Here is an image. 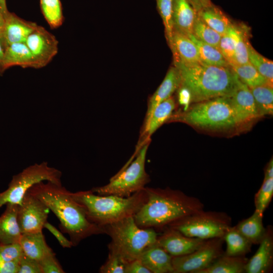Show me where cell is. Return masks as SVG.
Here are the masks:
<instances>
[{
  "instance_id": "cell-26",
  "label": "cell",
  "mask_w": 273,
  "mask_h": 273,
  "mask_svg": "<svg viewBox=\"0 0 273 273\" xmlns=\"http://www.w3.org/2000/svg\"><path fill=\"white\" fill-rule=\"evenodd\" d=\"M248 259L245 256H232L224 253L200 273H243Z\"/></svg>"
},
{
  "instance_id": "cell-14",
  "label": "cell",
  "mask_w": 273,
  "mask_h": 273,
  "mask_svg": "<svg viewBox=\"0 0 273 273\" xmlns=\"http://www.w3.org/2000/svg\"><path fill=\"white\" fill-rule=\"evenodd\" d=\"M226 97L241 125L259 117L250 88L239 79L235 88Z\"/></svg>"
},
{
  "instance_id": "cell-6",
  "label": "cell",
  "mask_w": 273,
  "mask_h": 273,
  "mask_svg": "<svg viewBox=\"0 0 273 273\" xmlns=\"http://www.w3.org/2000/svg\"><path fill=\"white\" fill-rule=\"evenodd\" d=\"M173 120L213 131L229 130L241 125L226 97L196 103Z\"/></svg>"
},
{
  "instance_id": "cell-45",
  "label": "cell",
  "mask_w": 273,
  "mask_h": 273,
  "mask_svg": "<svg viewBox=\"0 0 273 273\" xmlns=\"http://www.w3.org/2000/svg\"><path fill=\"white\" fill-rule=\"evenodd\" d=\"M178 91V99L179 104L184 106L186 110L191 103V95L189 90L186 87L179 86Z\"/></svg>"
},
{
  "instance_id": "cell-1",
  "label": "cell",
  "mask_w": 273,
  "mask_h": 273,
  "mask_svg": "<svg viewBox=\"0 0 273 273\" xmlns=\"http://www.w3.org/2000/svg\"><path fill=\"white\" fill-rule=\"evenodd\" d=\"M40 181L28 191L43 202L60 221L61 231L67 234L73 246L94 235L105 234L102 228L90 222L83 207L62 184Z\"/></svg>"
},
{
  "instance_id": "cell-23",
  "label": "cell",
  "mask_w": 273,
  "mask_h": 273,
  "mask_svg": "<svg viewBox=\"0 0 273 273\" xmlns=\"http://www.w3.org/2000/svg\"><path fill=\"white\" fill-rule=\"evenodd\" d=\"M15 66L37 68L32 54L25 42L12 43L5 49L3 70Z\"/></svg>"
},
{
  "instance_id": "cell-27",
  "label": "cell",
  "mask_w": 273,
  "mask_h": 273,
  "mask_svg": "<svg viewBox=\"0 0 273 273\" xmlns=\"http://www.w3.org/2000/svg\"><path fill=\"white\" fill-rule=\"evenodd\" d=\"M197 15L221 36L227 33L232 24L227 16L213 4L197 12Z\"/></svg>"
},
{
  "instance_id": "cell-38",
  "label": "cell",
  "mask_w": 273,
  "mask_h": 273,
  "mask_svg": "<svg viewBox=\"0 0 273 273\" xmlns=\"http://www.w3.org/2000/svg\"><path fill=\"white\" fill-rule=\"evenodd\" d=\"M126 263L115 251L109 249L108 258L101 266L99 272L101 273H125Z\"/></svg>"
},
{
  "instance_id": "cell-4",
  "label": "cell",
  "mask_w": 273,
  "mask_h": 273,
  "mask_svg": "<svg viewBox=\"0 0 273 273\" xmlns=\"http://www.w3.org/2000/svg\"><path fill=\"white\" fill-rule=\"evenodd\" d=\"M71 195L83 207L87 219L101 228L134 216L147 199L145 188L126 197L96 195L91 190L71 193Z\"/></svg>"
},
{
  "instance_id": "cell-34",
  "label": "cell",
  "mask_w": 273,
  "mask_h": 273,
  "mask_svg": "<svg viewBox=\"0 0 273 273\" xmlns=\"http://www.w3.org/2000/svg\"><path fill=\"white\" fill-rule=\"evenodd\" d=\"M42 14L50 26L56 28L63 23L64 16L60 0H40Z\"/></svg>"
},
{
  "instance_id": "cell-47",
  "label": "cell",
  "mask_w": 273,
  "mask_h": 273,
  "mask_svg": "<svg viewBox=\"0 0 273 273\" xmlns=\"http://www.w3.org/2000/svg\"><path fill=\"white\" fill-rule=\"evenodd\" d=\"M197 13L212 5L211 0H187Z\"/></svg>"
},
{
  "instance_id": "cell-51",
  "label": "cell",
  "mask_w": 273,
  "mask_h": 273,
  "mask_svg": "<svg viewBox=\"0 0 273 273\" xmlns=\"http://www.w3.org/2000/svg\"><path fill=\"white\" fill-rule=\"evenodd\" d=\"M4 23V19L3 16L0 14V33L3 28Z\"/></svg>"
},
{
  "instance_id": "cell-20",
  "label": "cell",
  "mask_w": 273,
  "mask_h": 273,
  "mask_svg": "<svg viewBox=\"0 0 273 273\" xmlns=\"http://www.w3.org/2000/svg\"><path fill=\"white\" fill-rule=\"evenodd\" d=\"M197 16V13L187 0H173V31L188 36L192 34Z\"/></svg>"
},
{
  "instance_id": "cell-25",
  "label": "cell",
  "mask_w": 273,
  "mask_h": 273,
  "mask_svg": "<svg viewBox=\"0 0 273 273\" xmlns=\"http://www.w3.org/2000/svg\"><path fill=\"white\" fill-rule=\"evenodd\" d=\"M263 216L255 210L251 216L240 221L235 227L252 244H259L266 232L263 223Z\"/></svg>"
},
{
  "instance_id": "cell-36",
  "label": "cell",
  "mask_w": 273,
  "mask_h": 273,
  "mask_svg": "<svg viewBox=\"0 0 273 273\" xmlns=\"http://www.w3.org/2000/svg\"><path fill=\"white\" fill-rule=\"evenodd\" d=\"M273 196V177L263 179V183L254 197L255 210L263 213L270 202Z\"/></svg>"
},
{
  "instance_id": "cell-7",
  "label": "cell",
  "mask_w": 273,
  "mask_h": 273,
  "mask_svg": "<svg viewBox=\"0 0 273 273\" xmlns=\"http://www.w3.org/2000/svg\"><path fill=\"white\" fill-rule=\"evenodd\" d=\"M150 141L141 147L125 166L111 178L108 184L90 190L102 196L113 195L126 197L144 189L150 180L145 169L146 155Z\"/></svg>"
},
{
  "instance_id": "cell-21",
  "label": "cell",
  "mask_w": 273,
  "mask_h": 273,
  "mask_svg": "<svg viewBox=\"0 0 273 273\" xmlns=\"http://www.w3.org/2000/svg\"><path fill=\"white\" fill-rule=\"evenodd\" d=\"M174 61L184 64H194L201 62L198 49L189 36L173 31L169 44Z\"/></svg>"
},
{
  "instance_id": "cell-30",
  "label": "cell",
  "mask_w": 273,
  "mask_h": 273,
  "mask_svg": "<svg viewBox=\"0 0 273 273\" xmlns=\"http://www.w3.org/2000/svg\"><path fill=\"white\" fill-rule=\"evenodd\" d=\"M188 36L196 44L202 63L212 66H230L217 48L200 40L193 34Z\"/></svg>"
},
{
  "instance_id": "cell-9",
  "label": "cell",
  "mask_w": 273,
  "mask_h": 273,
  "mask_svg": "<svg viewBox=\"0 0 273 273\" xmlns=\"http://www.w3.org/2000/svg\"><path fill=\"white\" fill-rule=\"evenodd\" d=\"M61 176L59 170L49 166L47 162L29 166L14 175L8 189L0 193V208L8 203L19 205L27 191L40 181L62 184Z\"/></svg>"
},
{
  "instance_id": "cell-11",
  "label": "cell",
  "mask_w": 273,
  "mask_h": 273,
  "mask_svg": "<svg viewBox=\"0 0 273 273\" xmlns=\"http://www.w3.org/2000/svg\"><path fill=\"white\" fill-rule=\"evenodd\" d=\"M49 210L40 199L27 192L17 212V221L21 234L42 232Z\"/></svg>"
},
{
  "instance_id": "cell-10",
  "label": "cell",
  "mask_w": 273,
  "mask_h": 273,
  "mask_svg": "<svg viewBox=\"0 0 273 273\" xmlns=\"http://www.w3.org/2000/svg\"><path fill=\"white\" fill-rule=\"evenodd\" d=\"M223 237L205 240L188 254L172 257L173 273H200L224 253Z\"/></svg>"
},
{
  "instance_id": "cell-17",
  "label": "cell",
  "mask_w": 273,
  "mask_h": 273,
  "mask_svg": "<svg viewBox=\"0 0 273 273\" xmlns=\"http://www.w3.org/2000/svg\"><path fill=\"white\" fill-rule=\"evenodd\" d=\"M180 83V79L177 69L175 66L171 67L161 84L148 101L142 129L147 125L155 108L159 104L171 97L173 93L179 87Z\"/></svg>"
},
{
  "instance_id": "cell-49",
  "label": "cell",
  "mask_w": 273,
  "mask_h": 273,
  "mask_svg": "<svg viewBox=\"0 0 273 273\" xmlns=\"http://www.w3.org/2000/svg\"><path fill=\"white\" fill-rule=\"evenodd\" d=\"M9 12L7 7L6 0H0V14L3 16L4 19Z\"/></svg>"
},
{
  "instance_id": "cell-50",
  "label": "cell",
  "mask_w": 273,
  "mask_h": 273,
  "mask_svg": "<svg viewBox=\"0 0 273 273\" xmlns=\"http://www.w3.org/2000/svg\"><path fill=\"white\" fill-rule=\"evenodd\" d=\"M5 49L0 39V75L4 72L3 68V61Z\"/></svg>"
},
{
  "instance_id": "cell-19",
  "label": "cell",
  "mask_w": 273,
  "mask_h": 273,
  "mask_svg": "<svg viewBox=\"0 0 273 273\" xmlns=\"http://www.w3.org/2000/svg\"><path fill=\"white\" fill-rule=\"evenodd\" d=\"M172 258L155 243L145 249L139 259L151 273H173Z\"/></svg>"
},
{
  "instance_id": "cell-8",
  "label": "cell",
  "mask_w": 273,
  "mask_h": 273,
  "mask_svg": "<svg viewBox=\"0 0 273 273\" xmlns=\"http://www.w3.org/2000/svg\"><path fill=\"white\" fill-rule=\"evenodd\" d=\"M167 226L192 238L208 240L222 238L232 226V218L226 213L203 210L181 218Z\"/></svg>"
},
{
  "instance_id": "cell-41",
  "label": "cell",
  "mask_w": 273,
  "mask_h": 273,
  "mask_svg": "<svg viewBox=\"0 0 273 273\" xmlns=\"http://www.w3.org/2000/svg\"><path fill=\"white\" fill-rule=\"evenodd\" d=\"M42 273H64L65 271L54 252L48 254L38 261Z\"/></svg>"
},
{
  "instance_id": "cell-13",
  "label": "cell",
  "mask_w": 273,
  "mask_h": 273,
  "mask_svg": "<svg viewBox=\"0 0 273 273\" xmlns=\"http://www.w3.org/2000/svg\"><path fill=\"white\" fill-rule=\"evenodd\" d=\"M162 231L157 237L156 243L172 257L191 253L206 240L187 237L168 226Z\"/></svg>"
},
{
  "instance_id": "cell-18",
  "label": "cell",
  "mask_w": 273,
  "mask_h": 273,
  "mask_svg": "<svg viewBox=\"0 0 273 273\" xmlns=\"http://www.w3.org/2000/svg\"><path fill=\"white\" fill-rule=\"evenodd\" d=\"M175 108L172 97L159 104L154 110L146 126L142 129L135 151L136 153L146 142L151 141V136L171 117Z\"/></svg>"
},
{
  "instance_id": "cell-39",
  "label": "cell",
  "mask_w": 273,
  "mask_h": 273,
  "mask_svg": "<svg viewBox=\"0 0 273 273\" xmlns=\"http://www.w3.org/2000/svg\"><path fill=\"white\" fill-rule=\"evenodd\" d=\"M218 49L230 66L237 64L234 39L229 29L226 34L221 36Z\"/></svg>"
},
{
  "instance_id": "cell-16",
  "label": "cell",
  "mask_w": 273,
  "mask_h": 273,
  "mask_svg": "<svg viewBox=\"0 0 273 273\" xmlns=\"http://www.w3.org/2000/svg\"><path fill=\"white\" fill-rule=\"evenodd\" d=\"M270 226L266 229L263 239L255 253L248 260L245 267L246 273H265L270 270L273 261V235Z\"/></svg>"
},
{
  "instance_id": "cell-43",
  "label": "cell",
  "mask_w": 273,
  "mask_h": 273,
  "mask_svg": "<svg viewBox=\"0 0 273 273\" xmlns=\"http://www.w3.org/2000/svg\"><path fill=\"white\" fill-rule=\"evenodd\" d=\"M44 228L49 230L55 237L63 248H70L73 246V244L70 240L67 239L61 231H59L48 221L44 223Z\"/></svg>"
},
{
  "instance_id": "cell-28",
  "label": "cell",
  "mask_w": 273,
  "mask_h": 273,
  "mask_svg": "<svg viewBox=\"0 0 273 273\" xmlns=\"http://www.w3.org/2000/svg\"><path fill=\"white\" fill-rule=\"evenodd\" d=\"M226 243L224 254L232 256H245L251 250L252 244L242 235L235 226H231L223 237Z\"/></svg>"
},
{
  "instance_id": "cell-46",
  "label": "cell",
  "mask_w": 273,
  "mask_h": 273,
  "mask_svg": "<svg viewBox=\"0 0 273 273\" xmlns=\"http://www.w3.org/2000/svg\"><path fill=\"white\" fill-rule=\"evenodd\" d=\"M19 259L0 263V273H18Z\"/></svg>"
},
{
  "instance_id": "cell-12",
  "label": "cell",
  "mask_w": 273,
  "mask_h": 273,
  "mask_svg": "<svg viewBox=\"0 0 273 273\" xmlns=\"http://www.w3.org/2000/svg\"><path fill=\"white\" fill-rule=\"evenodd\" d=\"M25 43L32 54L37 69L47 65L58 52L59 42L56 37L41 26L38 25L29 35Z\"/></svg>"
},
{
  "instance_id": "cell-48",
  "label": "cell",
  "mask_w": 273,
  "mask_h": 273,
  "mask_svg": "<svg viewBox=\"0 0 273 273\" xmlns=\"http://www.w3.org/2000/svg\"><path fill=\"white\" fill-rule=\"evenodd\" d=\"M273 177V160L271 159L267 164L264 172V179Z\"/></svg>"
},
{
  "instance_id": "cell-37",
  "label": "cell",
  "mask_w": 273,
  "mask_h": 273,
  "mask_svg": "<svg viewBox=\"0 0 273 273\" xmlns=\"http://www.w3.org/2000/svg\"><path fill=\"white\" fill-rule=\"evenodd\" d=\"M157 6L162 19L169 45L173 34L172 7L173 0H156Z\"/></svg>"
},
{
  "instance_id": "cell-32",
  "label": "cell",
  "mask_w": 273,
  "mask_h": 273,
  "mask_svg": "<svg viewBox=\"0 0 273 273\" xmlns=\"http://www.w3.org/2000/svg\"><path fill=\"white\" fill-rule=\"evenodd\" d=\"M230 67L239 79L249 88L266 83L269 84L249 62L243 64H235Z\"/></svg>"
},
{
  "instance_id": "cell-22",
  "label": "cell",
  "mask_w": 273,
  "mask_h": 273,
  "mask_svg": "<svg viewBox=\"0 0 273 273\" xmlns=\"http://www.w3.org/2000/svg\"><path fill=\"white\" fill-rule=\"evenodd\" d=\"M6 205L0 216V244L19 243L22 235L17 221L19 205L9 203Z\"/></svg>"
},
{
  "instance_id": "cell-5",
  "label": "cell",
  "mask_w": 273,
  "mask_h": 273,
  "mask_svg": "<svg viewBox=\"0 0 273 273\" xmlns=\"http://www.w3.org/2000/svg\"><path fill=\"white\" fill-rule=\"evenodd\" d=\"M111 241L108 249L118 254L126 262L139 258L142 252L157 241L158 233L153 228H141L133 216L102 227Z\"/></svg>"
},
{
  "instance_id": "cell-29",
  "label": "cell",
  "mask_w": 273,
  "mask_h": 273,
  "mask_svg": "<svg viewBox=\"0 0 273 273\" xmlns=\"http://www.w3.org/2000/svg\"><path fill=\"white\" fill-rule=\"evenodd\" d=\"M259 117L273 113V87L268 83L250 88Z\"/></svg>"
},
{
  "instance_id": "cell-33",
  "label": "cell",
  "mask_w": 273,
  "mask_h": 273,
  "mask_svg": "<svg viewBox=\"0 0 273 273\" xmlns=\"http://www.w3.org/2000/svg\"><path fill=\"white\" fill-rule=\"evenodd\" d=\"M248 61L268 82L272 85L273 62L258 53L249 42L248 44Z\"/></svg>"
},
{
  "instance_id": "cell-40",
  "label": "cell",
  "mask_w": 273,
  "mask_h": 273,
  "mask_svg": "<svg viewBox=\"0 0 273 273\" xmlns=\"http://www.w3.org/2000/svg\"><path fill=\"white\" fill-rule=\"evenodd\" d=\"M22 254L19 243L0 244V263L19 259Z\"/></svg>"
},
{
  "instance_id": "cell-35",
  "label": "cell",
  "mask_w": 273,
  "mask_h": 273,
  "mask_svg": "<svg viewBox=\"0 0 273 273\" xmlns=\"http://www.w3.org/2000/svg\"><path fill=\"white\" fill-rule=\"evenodd\" d=\"M192 34L200 40L218 49L221 36L206 24L198 15L194 22Z\"/></svg>"
},
{
  "instance_id": "cell-15",
  "label": "cell",
  "mask_w": 273,
  "mask_h": 273,
  "mask_svg": "<svg viewBox=\"0 0 273 273\" xmlns=\"http://www.w3.org/2000/svg\"><path fill=\"white\" fill-rule=\"evenodd\" d=\"M38 26L35 22L26 21L9 12L4 18L3 28L0 33V39L4 49L12 43L25 42Z\"/></svg>"
},
{
  "instance_id": "cell-24",
  "label": "cell",
  "mask_w": 273,
  "mask_h": 273,
  "mask_svg": "<svg viewBox=\"0 0 273 273\" xmlns=\"http://www.w3.org/2000/svg\"><path fill=\"white\" fill-rule=\"evenodd\" d=\"M19 243L24 254L37 261L54 252L47 244L42 232L22 234Z\"/></svg>"
},
{
  "instance_id": "cell-31",
  "label": "cell",
  "mask_w": 273,
  "mask_h": 273,
  "mask_svg": "<svg viewBox=\"0 0 273 273\" xmlns=\"http://www.w3.org/2000/svg\"><path fill=\"white\" fill-rule=\"evenodd\" d=\"M229 30L235 42V55L237 64L249 63L248 44L249 42L246 26H237L232 23Z\"/></svg>"
},
{
  "instance_id": "cell-42",
  "label": "cell",
  "mask_w": 273,
  "mask_h": 273,
  "mask_svg": "<svg viewBox=\"0 0 273 273\" xmlns=\"http://www.w3.org/2000/svg\"><path fill=\"white\" fill-rule=\"evenodd\" d=\"M18 273H42V271L38 261L23 253L19 259Z\"/></svg>"
},
{
  "instance_id": "cell-44",
  "label": "cell",
  "mask_w": 273,
  "mask_h": 273,
  "mask_svg": "<svg viewBox=\"0 0 273 273\" xmlns=\"http://www.w3.org/2000/svg\"><path fill=\"white\" fill-rule=\"evenodd\" d=\"M125 273H151L138 258L126 263Z\"/></svg>"
},
{
  "instance_id": "cell-3",
  "label": "cell",
  "mask_w": 273,
  "mask_h": 273,
  "mask_svg": "<svg viewBox=\"0 0 273 273\" xmlns=\"http://www.w3.org/2000/svg\"><path fill=\"white\" fill-rule=\"evenodd\" d=\"M180 79L179 86L191 93V103L226 97L236 87L239 78L229 67L208 65L202 63L184 64L174 61Z\"/></svg>"
},
{
  "instance_id": "cell-2",
  "label": "cell",
  "mask_w": 273,
  "mask_h": 273,
  "mask_svg": "<svg viewBox=\"0 0 273 273\" xmlns=\"http://www.w3.org/2000/svg\"><path fill=\"white\" fill-rule=\"evenodd\" d=\"M147 199L133 218L141 228L162 231L170 224L204 209L197 198L179 190L145 187Z\"/></svg>"
}]
</instances>
